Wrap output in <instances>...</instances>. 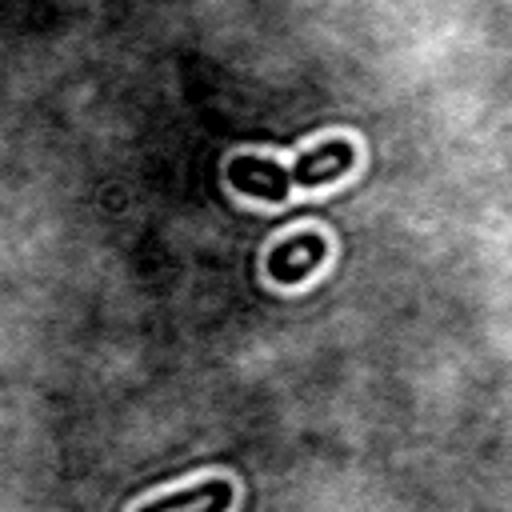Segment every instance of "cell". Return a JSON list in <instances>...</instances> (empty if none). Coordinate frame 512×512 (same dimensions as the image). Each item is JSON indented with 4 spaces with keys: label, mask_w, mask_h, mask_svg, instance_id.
<instances>
[{
    "label": "cell",
    "mask_w": 512,
    "mask_h": 512,
    "mask_svg": "<svg viewBox=\"0 0 512 512\" xmlns=\"http://www.w3.org/2000/svg\"><path fill=\"white\" fill-rule=\"evenodd\" d=\"M328 256V244L320 232H300V236H288L280 240L272 252H268V276L276 284H300L308 272L320 268V260Z\"/></svg>",
    "instance_id": "1"
},
{
    "label": "cell",
    "mask_w": 512,
    "mask_h": 512,
    "mask_svg": "<svg viewBox=\"0 0 512 512\" xmlns=\"http://www.w3.org/2000/svg\"><path fill=\"white\" fill-rule=\"evenodd\" d=\"M228 184L244 196H260V200H284L292 184V172L276 160H264V156H236L228 164Z\"/></svg>",
    "instance_id": "2"
},
{
    "label": "cell",
    "mask_w": 512,
    "mask_h": 512,
    "mask_svg": "<svg viewBox=\"0 0 512 512\" xmlns=\"http://www.w3.org/2000/svg\"><path fill=\"white\" fill-rule=\"evenodd\" d=\"M352 160H356V152H352L348 140H328V144H320V148L296 156V164H292L288 172H292V184H300V188H320V184L344 176V172L352 168Z\"/></svg>",
    "instance_id": "3"
},
{
    "label": "cell",
    "mask_w": 512,
    "mask_h": 512,
    "mask_svg": "<svg viewBox=\"0 0 512 512\" xmlns=\"http://www.w3.org/2000/svg\"><path fill=\"white\" fill-rule=\"evenodd\" d=\"M228 508H232V480H204L196 488L148 500L136 512H228Z\"/></svg>",
    "instance_id": "4"
}]
</instances>
